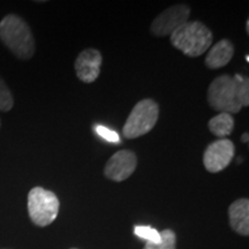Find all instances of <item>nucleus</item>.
Returning a JSON list of instances; mask_svg holds the SVG:
<instances>
[{
    "instance_id": "1",
    "label": "nucleus",
    "mask_w": 249,
    "mask_h": 249,
    "mask_svg": "<svg viewBox=\"0 0 249 249\" xmlns=\"http://www.w3.org/2000/svg\"><path fill=\"white\" fill-rule=\"evenodd\" d=\"M207 99L214 111L239 113L242 107L249 105V80L240 74L218 76L208 88Z\"/></svg>"
},
{
    "instance_id": "2",
    "label": "nucleus",
    "mask_w": 249,
    "mask_h": 249,
    "mask_svg": "<svg viewBox=\"0 0 249 249\" xmlns=\"http://www.w3.org/2000/svg\"><path fill=\"white\" fill-rule=\"evenodd\" d=\"M0 39L15 57L28 60L35 53V39L26 21L8 14L0 21Z\"/></svg>"
},
{
    "instance_id": "3",
    "label": "nucleus",
    "mask_w": 249,
    "mask_h": 249,
    "mask_svg": "<svg viewBox=\"0 0 249 249\" xmlns=\"http://www.w3.org/2000/svg\"><path fill=\"white\" fill-rule=\"evenodd\" d=\"M170 37L174 48L192 58L203 54L213 42L211 30L200 21L186 22Z\"/></svg>"
},
{
    "instance_id": "4",
    "label": "nucleus",
    "mask_w": 249,
    "mask_h": 249,
    "mask_svg": "<svg viewBox=\"0 0 249 249\" xmlns=\"http://www.w3.org/2000/svg\"><path fill=\"white\" fill-rule=\"evenodd\" d=\"M160 117V107L154 99L140 101L127 118L123 128L126 139H136L145 135L154 128Z\"/></svg>"
},
{
    "instance_id": "5",
    "label": "nucleus",
    "mask_w": 249,
    "mask_h": 249,
    "mask_svg": "<svg viewBox=\"0 0 249 249\" xmlns=\"http://www.w3.org/2000/svg\"><path fill=\"white\" fill-rule=\"evenodd\" d=\"M59 200L53 192L35 187L28 194V213L35 225L44 227L53 223L59 213Z\"/></svg>"
},
{
    "instance_id": "6",
    "label": "nucleus",
    "mask_w": 249,
    "mask_h": 249,
    "mask_svg": "<svg viewBox=\"0 0 249 249\" xmlns=\"http://www.w3.org/2000/svg\"><path fill=\"white\" fill-rule=\"evenodd\" d=\"M191 8L187 5H174L158 15L150 26L151 34L156 37L171 36L172 34L188 22Z\"/></svg>"
},
{
    "instance_id": "7",
    "label": "nucleus",
    "mask_w": 249,
    "mask_h": 249,
    "mask_svg": "<svg viewBox=\"0 0 249 249\" xmlns=\"http://www.w3.org/2000/svg\"><path fill=\"white\" fill-rule=\"evenodd\" d=\"M235 154L234 143L229 139H219L208 145L203 155L205 170L210 173H218L225 170Z\"/></svg>"
},
{
    "instance_id": "8",
    "label": "nucleus",
    "mask_w": 249,
    "mask_h": 249,
    "mask_svg": "<svg viewBox=\"0 0 249 249\" xmlns=\"http://www.w3.org/2000/svg\"><path fill=\"white\" fill-rule=\"evenodd\" d=\"M138 166V157L130 150H120L114 154L105 165L104 174L112 181L121 182L128 179Z\"/></svg>"
},
{
    "instance_id": "9",
    "label": "nucleus",
    "mask_w": 249,
    "mask_h": 249,
    "mask_svg": "<svg viewBox=\"0 0 249 249\" xmlns=\"http://www.w3.org/2000/svg\"><path fill=\"white\" fill-rule=\"evenodd\" d=\"M102 61V54L98 50H83L75 60L76 76L85 83L95 82L101 73Z\"/></svg>"
},
{
    "instance_id": "10",
    "label": "nucleus",
    "mask_w": 249,
    "mask_h": 249,
    "mask_svg": "<svg viewBox=\"0 0 249 249\" xmlns=\"http://www.w3.org/2000/svg\"><path fill=\"white\" fill-rule=\"evenodd\" d=\"M230 225L233 231L247 236L249 234V201L239 198L229 208Z\"/></svg>"
},
{
    "instance_id": "11",
    "label": "nucleus",
    "mask_w": 249,
    "mask_h": 249,
    "mask_svg": "<svg viewBox=\"0 0 249 249\" xmlns=\"http://www.w3.org/2000/svg\"><path fill=\"white\" fill-rule=\"evenodd\" d=\"M234 55V45L231 40L222 39L217 42L205 58V66L210 70H217L226 66Z\"/></svg>"
},
{
    "instance_id": "12",
    "label": "nucleus",
    "mask_w": 249,
    "mask_h": 249,
    "mask_svg": "<svg viewBox=\"0 0 249 249\" xmlns=\"http://www.w3.org/2000/svg\"><path fill=\"white\" fill-rule=\"evenodd\" d=\"M234 118L232 114L219 113L216 117L211 118L208 127L213 135L220 139H225L230 134H232L234 129Z\"/></svg>"
},
{
    "instance_id": "13",
    "label": "nucleus",
    "mask_w": 249,
    "mask_h": 249,
    "mask_svg": "<svg viewBox=\"0 0 249 249\" xmlns=\"http://www.w3.org/2000/svg\"><path fill=\"white\" fill-rule=\"evenodd\" d=\"M161 240L160 244H151L147 242L143 249H176L177 235L172 230L166 229L160 232Z\"/></svg>"
},
{
    "instance_id": "14",
    "label": "nucleus",
    "mask_w": 249,
    "mask_h": 249,
    "mask_svg": "<svg viewBox=\"0 0 249 249\" xmlns=\"http://www.w3.org/2000/svg\"><path fill=\"white\" fill-rule=\"evenodd\" d=\"M134 233H135L136 236L144 239L147 242H151V244H160L161 240L160 232H158L157 230L152 229L150 226H135L134 227Z\"/></svg>"
},
{
    "instance_id": "15",
    "label": "nucleus",
    "mask_w": 249,
    "mask_h": 249,
    "mask_svg": "<svg viewBox=\"0 0 249 249\" xmlns=\"http://www.w3.org/2000/svg\"><path fill=\"white\" fill-rule=\"evenodd\" d=\"M14 105V99L12 96L11 90L8 89V87L6 86L4 80L0 77V111L2 112H8L13 107Z\"/></svg>"
},
{
    "instance_id": "16",
    "label": "nucleus",
    "mask_w": 249,
    "mask_h": 249,
    "mask_svg": "<svg viewBox=\"0 0 249 249\" xmlns=\"http://www.w3.org/2000/svg\"><path fill=\"white\" fill-rule=\"evenodd\" d=\"M95 130H96V133H97L98 136H101L102 139L107 140V141H108V142H112V143H119L120 142V138H119V135H118V133L110 128H107V127L102 126V124H98V126L95 127Z\"/></svg>"
},
{
    "instance_id": "17",
    "label": "nucleus",
    "mask_w": 249,
    "mask_h": 249,
    "mask_svg": "<svg viewBox=\"0 0 249 249\" xmlns=\"http://www.w3.org/2000/svg\"><path fill=\"white\" fill-rule=\"evenodd\" d=\"M248 139H249L248 133H244V134H242V136H241V142L242 143H248Z\"/></svg>"
},
{
    "instance_id": "18",
    "label": "nucleus",
    "mask_w": 249,
    "mask_h": 249,
    "mask_svg": "<svg viewBox=\"0 0 249 249\" xmlns=\"http://www.w3.org/2000/svg\"><path fill=\"white\" fill-rule=\"evenodd\" d=\"M246 30H247V34H249V21H247V23H246Z\"/></svg>"
},
{
    "instance_id": "19",
    "label": "nucleus",
    "mask_w": 249,
    "mask_h": 249,
    "mask_svg": "<svg viewBox=\"0 0 249 249\" xmlns=\"http://www.w3.org/2000/svg\"><path fill=\"white\" fill-rule=\"evenodd\" d=\"M0 127H1V120H0Z\"/></svg>"
},
{
    "instance_id": "20",
    "label": "nucleus",
    "mask_w": 249,
    "mask_h": 249,
    "mask_svg": "<svg viewBox=\"0 0 249 249\" xmlns=\"http://www.w3.org/2000/svg\"><path fill=\"white\" fill-rule=\"evenodd\" d=\"M71 249H76V248H71Z\"/></svg>"
}]
</instances>
